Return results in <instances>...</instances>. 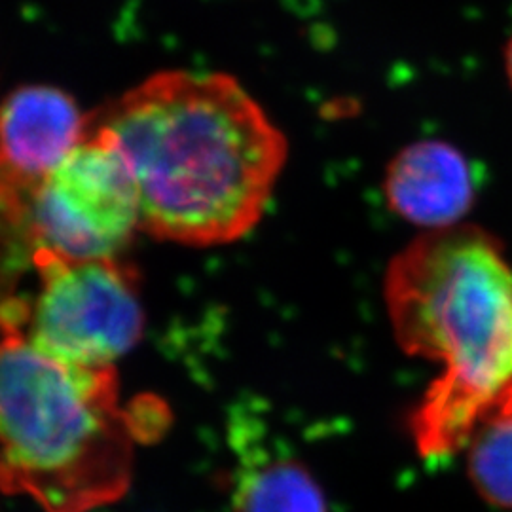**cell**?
Returning <instances> with one entry per match:
<instances>
[{"instance_id": "obj_10", "label": "cell", "mask_w": 512, "mask_h": 512, "mask_svg": "<svg viewBox=\"0 0 512 512\" xmlns=\"http://www.w3.org/2000/svg\"><path fill=\"white\" fill-rule=\"evenodd\" d=\"M503 69H505V76H507V82L512 90V35L503 48Z\"/></svg>"}, {"instance_id": "obj_11", "label": "cell", "mask_w": 512, "mask_h": 512, "mask_svg": "<svg viewBox=\"0 0 512 512\" xmlns=\"http://www.w3.org/2000/svg\"><path fill=\"white\" fill-rule=\"evenodd\" d=\"M503 403L512 404V389L509 391V393H507V395H505V399L501 401V404Z\"/></svg>"}, {"instance_id": "obj_4", "label": "cell", "mask_w": 512, "mask_h": 512, "mask_svg": "<svg viewBox=\"0 0 512 512\" xmlns=\"http://www.w3.org/2000/svg\"><path fill=\"white\" fill-rule=\"evenodd\" d=\"M38 293L29 302L25 332L55 359L114 366L145 332L137 268L120 256L73 260L35 251Z\"/></svg>"}, {"instance_id": "obj_1", "label": "cell", "mask_w": 512, "mask_h": 512, "mask_svg": "<svg viewBox=\"0 0 512 512\" xmlns=\"http://www.w3.org/2000/svg\"><path fill=\"white\" fill-rule=\"evenodd\" d=\"M97 126L114 133L131 165L141 232L184 247L251 234L289 158L283 131L226 73L150 74Z\"/></svg>"}, {"instance_id": "obj_5", "label": "cell", "mask_w": 512, "mask_h": 512, "mask_svg": "<svg viewBox=\"0 0 512 512\" xmlns=\"http://www.w3.org/2000/svg\"><path fill=\"white\" fill-rule=\"evenodd\" d=\"M16 226L31 253L73 260L120 256L141 230V200L114 133L95 126L31 194Z\"/></svg>"}, {"instance_id": "obj_3", "label": "cell", "mask_w": 512, "mask_h": 512, "mask_svg": "<svg viewBox=\"0 0 512 512\" xmlns=\"http://www.w3.org/2000/svg\"><path fill=\"white\" fill-rule=\"evenodd\" d=\"M29 302L2 308V488L46 512H92L128 492L133 446L167 420L164 404L122 406L114 366H84L37 348Z\"/></svg>"}, {"instance_id": "obj_6", "label": "cell", "mask_w": 512, "mask_h": 512, "mask_svg": "<svg viewBox=\"0 0 512 512\" xmlns=\"http://www.w3.org/2000/svg\"><path fill=\"white\" fill-rule=\"evenodd\" d=\"M0 190L4 217L18 222L31 194L92 131L71 93L19 86L4 99L0 124Z\"/></svg>"}, {"instance_id": "obj_2", "label": "cell", "mask_w": 512, "mask_h": 512, "mask_svg": "<svg viewBox=\"0 0 512 512\" xmlns=\"http://www.w3.org/2000/svg\"><path fill=\"white\" fill-rule=\"evenodd\" d=\"M384 298L395 340L442 365L412 414L425 458L467 446L512 389V266L501 241L461 222L423 232L391 258Z\"/></svg>"}, {"instance_id": "obj_8", "label": "cell", "mask_w": 512, "mask_h": 512, "mask_svg": "<svg viewBox=\"0 0 512 512\" xmlns=\"http://www.w3.org/2000/svg\"><path fill=\"white\" fill-rule=\"evenodd\" d=\"M236 454L234 512H327V501L310 471L270 439L255 406H236L228 421Z\"/></svg>"}, {"instance_id": "obj_9", "label": "cell", "mask_w": 512, "mask_h": 512, "mask_svg": "<svg viewBox=\"0 0 512 512\" xmlns=\"http://www.w3.org/2000/svg\"><path fill=\"white\" fill-rule=\"evenodd\" d=\"M467 448L476 492L494 507L512 511V404H499L486 414Z\"/></svg>"}, {"instance_id": "obj_7", "label": "cell", "mask_w": 512, "mask_h": 512, "mask_svg": "<svg viewBox=\"0 0 512 512\" xmlns=\"http://www.w3.org/2000/svg\"><path fill=\"white\" fill-rule=\"evenodd\" d=\"M476 192L471 160L439 139L404 147L385 169L384 196L389 209L425 232L461 224L475 205Z\"/></svg>"}]
</instances>
